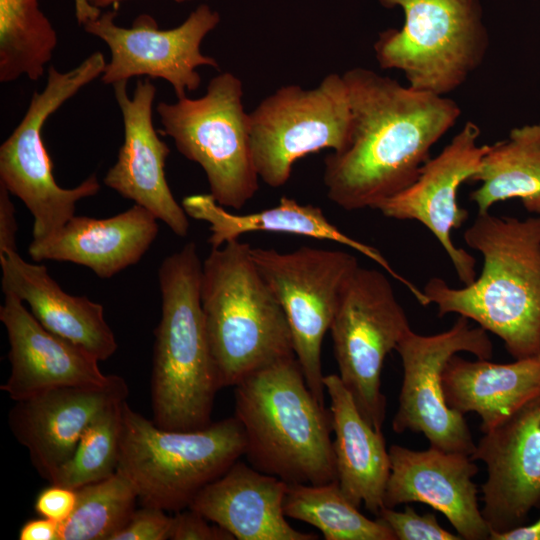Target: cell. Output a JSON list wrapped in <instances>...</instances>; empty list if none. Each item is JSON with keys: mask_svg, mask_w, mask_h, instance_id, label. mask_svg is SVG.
I'll use <instances>...</instances> for the list:
<instances>
[{"mask_svg": "<svg viewBox=\"0 0 540 540\" xmlns=\"http://www.w3.org/2000/svg\"><path fill=\"white\" fill-rule=\"evenodd\" d=\"M343 75L352 112L349 145L324 159L330 201L355 211L377 209L409 187L430 159L431 148L456 124L451 98L403 86L369 68Z\"/></svg>", "mask_w": 540, "mask_h": 540, "instance_id": "6da1fadb", "label": "cell"}, {"mask_svg": "<svg viewBox=\"0 0 540 540\" xmlns=\"http://www.w3.org/2000/svg\"><path fill=\"white\" fill-rule=\"evenodd\" d=\"M464 241L483 257L479 277L453 288L433 277L424 286L438 316L456 313L498 336L514 359L540 354V216L477 213Z\"/></svg>", "mask_w": 540, "mask_h": 540, "instance_id": "7a4b0ae2", "label": "cell"}, {"mask_svg": "<svg viewBox=\"0 0 540 540\" xmlns=\"http://www.w3.org/2000/svg\"><path fill=\"white\" fill-rule=\"evenodd\" d=\"M234 387V416L251 466L288 484L337 481L331 412L312 394L296 357Z\"/></svg>", "mask_w": 540, "mask_h": 540, "instance_id": "3957f363", "label": "cell"}, {"mask_svg": "<svg viewBox=\"0 0 540 540\" xmlns=\"http://www.w3.org/2000/svg\"><path fill=\"white\" fill-rule=\"evenodd\" d=\"M158 278L162 307L154 331L152 420L165 430L201 429L212 423L221 388L204 325L196 244L188 242L168 255Z\"/></svg>", "mask_w": 540, "mask_h": 540, "instance_id": "277c9868", "label": "cell"}, {"mask_svg": "<svg viewBox=\"0 0 540 540\" xmlns=\"http://www.w3.org/2000/svg\"><path fill=\"white\" fill-rule=\"evenodd\" d=\"M251 246L233 240L202 263L201 307L220 388L295 357L285 313L260 274Z\"/></svg>", "mask_w": 540, "mask_h": 540, "instance_id": "5b68a950", "label": "cell"}, {"mask_svg": "<svg viewBox=\"0 0 540 540\" xmlns=\"http://www.w3.org/2000/svg\"><path fill=\"white\" fill-rule=\"evenodd\" d=\"M245 438L235 416L196 430L159 428L123 404L118 470L143 506L178 512L244 455Z\"/></svg>", "mask_w": 540, "mask_h": 540, "instance_id": "8992f818", "label": "cell"}, {"mask_svg": "<svg viewBox=\"0 0 540 540\" xmlns=\"http://www.w3.org/2000/svg\"><path fill=\"white\" fill-rule=\"evenodd\" d=\"M400 7V29L382 31L373 44L382 69L403 72L413 89L446 96L484 61L489 34L479 0H378Z\"/></svg>", "mask_w": 540, "mask_h": 540, "instance_id": "52a82bcc", "label": "cell"}, {"mask_svg": "<svg viewBox=\"0 0 540 540\" xmlns=\"http://www.w3.org/2000/svg\"><path fill=\"white\" fill-rule=\"evenodd\" d=\"M242 97L240 78L223 72L209 81L203 96L156 106L159 132L172 138L185 158L200 165L216 202L235 210L242 209L259 188L249 113Z\"/></svg>", "mask_w": 540, "mask_h": 540, "instance_id": "ba28073f", "label": "cell"}, {"mask_svg": "<svg viewBox=\"0 0 540 540\" xmlns=\"http://www.w3.org/2000/svg\"><path fill=\"white\" fill-rule=\"evenodd\" d=\"M105 66V57L99 51L66 72L50 66L45 87L33 93L23 118L0 146V183L33 215V240L44 239L58 231L75 215L78 201L100 190L96 174L74 188L66 189L57 184L42 131L54 112L101 77Z\"/></svg>", "mask_w": 540, "mask_h": 540, "instance_id": "9c48e42d", "label": "cell"}, {"mask_svg": "<svg viewBox=\"0 0 540 540\" xmlns=\"http://www.w3.org/2000/svg\"><path fill=\"white\" fill-rule=\"evenodd\" d=\"M251 150L259 179L277 188L294 163L323 149L341 152L352 134V112L343 75L330 73L312 89L281 86L249 113Z\"/></svg>", "mask_w": 540, "mask_h": 540, "instance_id": "30bf717a", "label": "cell"}, {"mask_svg": "<svg viewBox=\"0 0 540 540\" xmlns=\"http://www.w3.org/2000/svg\"><path fill=\"white\" fill-rule=\"evenodd\" d=\"M410 329L386 275L358 266L342 291L329 331L338 375L377 431H382L386 416L384 361Z\"/></svg>", "mask_w": 540, "mask_h": 540, "instance_id": "8fae6325", "label": "cell"}, {"mask_svg": "<svg viewBox=\"0 0 540 540\" xmlns=\"http://www.w3.org/2000/svg\"><path fill=\"white\" fill-rule=\"evenodd\" d=\"M251 255L285 313L306 383L325 405L321 346L358 261L346 251L312 247L291 252L252 247Z\"/></svg>", "mask_w": 540, "mask_h": 540, "instance_id": "7c38bea8", "label": "cell"}, {"mask_svg": "<svg viewBox=\"0 0 540 540\" xmlns=\"http://www.w3.org/2000/svg\"><path fill=\"white\" fill-rule=\"evenodd\" d=\"M403 366V380L392 429L421 433L431 447L471 456L476 448L464 415L446 402L442 374L449 359L468 352L490 360L493 345L487 331L471 327L459 316L446 331L422 335L410 329L397 344Z\"/></svg>", "mask_w": 540, "mask_h": 540, "instance_id": "4fadbf2b", "label": "cell"}, {"mask_svg": "<svg viewBox=\"0 0 540 540\" xmlns=\"http://www.w3.org/2000/svg\"><path fill=\"white\" fill-rule=\"evenodd\" d=\"M117 13L108 11L82 24L84 31L102 40L110 50L100 79L113 86L133 77L167 81L177 97L199 88L197 68L218 69L217 60L201 52L205 37L220 23V15L206 3L198 5L178 26L160 29L149 14L135 18L130 27L115 22Z\"/></svg>", "mask_w": 540, "mask_h": 540, "instance_id": "5bb4252c", "label": "cell"}, {"mask_svg": "<svg viewBox=\"0 0 540 540\" xmlns=\"http://www.w3.org/2000/svg\"><path fill=\"white\" fill-rule=\"evenodd\" d=\"M480 134L479 126L467 121L449 144L423 165L409 187L377 207L385 217L424 225L444 249L463 285L476 279V260L456 247L451 232L468 219V211L458 203V190L471 181L489 148L478 144Z\"/></svg>", "mask_w": 540, "mask_h": 540, "instance_id": "9a60e30c", "label": "cell"}, {"mask_svg": "<svg viewBox=\"0 0 540 540\" xmlns=\"http://www.w3.org/2000/svg\"><path fill=\"white\" fill-rule=\"evenodd\" d=\"M470 457L486 465L481 512L490 532L526 524L540 507V397L484 432Z\"/></svg>", "mask_w": 540, "mask_h": 540, "instance_id": "2e32d148", "label": "cell"}, {"mask_svg": "<svg viewBox=\"0 0 540 540\" xmlns=\"http://www.w3.org/2000/svg\"><path fill=\"white\" fill-rule=\"evenodd\" d=\"M127 83L112 86L122 115L124 140L103 182L122 197L146 208L177 236L185 237L190 227L188 215L174 198L165 174L170 148L153 124L156 87L150 78L138 80L129 96Z\"/></svg>", "mask_w": 540, "mask_h": 540, "instance_id": "e0dca14e", "label": "cell"}, {"mask_svg": "<svg viewBox=\"0 0 540 540\" xmlns=\"http://www.w3.org/2000/svg\"><path fill=\"white\" fill-rule=\"evenodd\" d=\"M124 378L111 374L100 386H68L15 401L9 428L37 472L48 482L73 455L88 426L106 409L125 401Z\"/></svg>", "mask_w": 540, "mask_h": 540, "instance_id": "ac0fdd59", "label": "cell"}, {"mask_svg": "<svg viewBox=\"0 0 540 540\" xmlns=\"http://www.w3.org/2000/svg\"><path fill=\"white\" fill-rule=\"evenodd\" d=\"M388 451L385 507L426 504L442 513L462 539L489 540L490 528L479 508L473 481L478 467L469 455L431 446L413 450L396 444Z\"/></svg>", "mask_w": 540, "mask_h": 540, "instance_id": "d6986e66", "label": "cell"}, {"mask_svg": "<svg viewBox=\"0 0 540 540\" xmlns=\"http://www.w3.org/2000/svg\"><path fill=\"white\" fill-rule=\"evenodd\" d=\"M0 321L9 340L11 371L0 389L13 401H20L50 389L68 386H100L111 375L99 368V361L82 348L44 328L23 301L4 294Z\"/></svg>", "mask_w": 540, "mask_h": 540, "instance_id": "ffe728a7", "label": "cell"}, {"mask_svg": "<svg viewBox=\"0 0 540 540\" xmlns=\"http://www.w3.org/2000/svg\"><path fill=\"white\" fill-rule=\"evenodd\" d=\"M288 483L237 460L206 485L188 508L228 531L238 540H315L312 532L293 528L286 520Z\"/></svg>", "mask_w": 540, "mask_h": 540, "instance_id": "44dd1931", "label": "cell"}, {"mask_svg": "<svg viewBox=\"0 0 540 540\" xmlns=\"http://www.w3.org/2000/svg\"><path fill=\"white\" fill-rule=\"evenodd\" d=\"M157 220L138 204L104 219L74 215L50 236L32 240L28 253L35 262H72L111 278L143 257L158 234Z\"/></svg>", "mask_w": 540, "mask_h": 540, "instance_id": "7402d4cb", "label": "cell"}, {"mask_svg": "<svg viewBox=\"0 0 540 540\" xmlns=\"http://www.w3.org/2000/svg\"><path fill=\"white\" fill-rule=\"evenodd\" d=\"M2 290L26 302L48 331L82 348L99 362L117 350L103 306L86 296H73L57 284L46 266L24 260L17 251L0 254Z\"/></svg>", "mask_w": 540, "mask_h": 540, "instance_id": "603a6c76", "label": "cell"}, {"mask_svg": "<svg viewBox=\"0 0 540 540\" xmlns=\"http://www.w3.org/2000/svg\"><path fill=\"white\" fill-rule=\"evenodd\" d=\"M181 205L188 217L209 224L211 234L208 243L211 248L221 247L251 232L286 233L329 240L370 258L407 287L419 303L425 302L423 291L397 273L379 250L342 232L326 218L318 206L301 204L283 196L274 207L247 214H233L218 204L210 193L188 195L183 198Z\"/></svg>", "mask_w": 540, "mask_h": 540, "instance_id": "cb8c5ba5", "label": "cell"}, {"mask_svg": "<svg viewBox=\"0 0 540 540\" xmlns=\"http://www.w3.org/2000/svg\"><path fill=\"white\" fill-rule=\"evenodd\" d=\"M330 399L333 450L337 482L355 506L364 504L375 516L383 499L390 473L389 451L382 431H377L361 414L352 394L338 374L324 376Z\"/></svg>", "mask_w": 540, "mask_h": 540, "instance_id": "d4e9b609", "label": "cell"}, {"mask_svg": "<svg viewBox=\"0 0 540 540\" xmlns=\"http://www.w3.org/2000/svg\"><path fill=\"white\" fill-rule=\"evenodd\" d=\"M442 385L448 406L463 415L477 413L484 433L540 397V354L505 364L455 354Z\"/></svg>", "mask_w": 540, "mask_h": 540, "instance_id": "484cf974", "label": "cell"}, {"mask_svg": "<svg viewBox=\"0 0 540 540\" xmlns=\"http://www.w3.org/2000/svg\"><path fill=\"white\" fill-rule=\"evenodd\" d=\"M470 182L480 186L470 193L478 213L511 199L540 216V123L513 128L506 139L489 148Z\"/></svg>", "mask_w": 540, "mask_h": 540, "instance_id": "4316f807", "label": "cell"}, {"mask_svg": "<svg viewBox=\"0 0 540 540\" xmlns=\"http://www.w3.org/2000/svg\"><path fill=\"white\" fill-rule=\"evenodd\" d=\"M39 0H0V82L39 80L57 46Z\"/></svg>", "mask_w": 540, "mask_h": 540, "instance_id": "83f0119b", "label": "cell"}, {"mask_svg": "<svg viewBox=\"0 0 540 540\" xmlns=\"http://www.w3.org/2000/svg\"><path fill=\"white\" fill-rule=\"evenodd\" d=\"M284 513L317 528L326 540H396L379 518H367L342 493L337 481L288 484Z\"/></svg>", "mask_w": 540, "mask_h": 540, "instance_id": "f1b7e54d", "label": "cell"}, {"mask_svg": "<svg viewBox=\"0 0 540 540\" xmlns=\"http://www.w3.org/2000/svg\"><path fill=\"white\" fill-rule=\"evenodd\" d=\"M76 492L75 509L60 524L59 540H112L129 521L138 500L133 484L119 470Z\"/></svg>", "mask_w": 540, "mask_h": 540, "instance_id": "f546056e", "label": "cell"}, {"mask_svg": "<svg viewBox=\"0 0 540 540\" xmlns=\"http://www.w3.org/2000/svg\"><path fill=\"white\" fill-rule=\"evenodd\" d=\"M125 401L106 409L88 426L73 455L56 471L50 484L78 489L118 470Z\"/></svg>", "mask_w": 540, "mask_h": 540, "instance_id": "4dcf8cb0", "label": "cell"}, {"mask_svg": "<svg viewBox=\"0 0 540 540\" xmlns=\"http://www.w3.org/2000/svg\"><path fill=\"white\" fill-rule=\"evenodd\" d=\"M376 517L390 528L396 540H462L443 528L435 513L419 514L409 504H405L403 511L384 506Z\"/></svg>", "mask_w": 540, "mask_h": 540, "instance_id": "1f68e13d", "label": "cell"}, {"mask_svg": "<svg viewBox=\"0 0 540 540\" xmlns=\"http://www.w3.org/2000/svg\"><path fill=\"white\" fill-rule=\"evenodd\" d=\"M173 516L165 510L143 506L133 512L127 524L112 540H167L170 539Z\"/></svg>", "mask_w": 540, "mask_h": 540, "instance_id": "d6a6232c", "label": "cell"}, {"mask_svg": "<svg viewBox=\"0 0 540 540\" xmlns=\"http://www.w3.org/2000/svg\"><path fill=\"white\" fill-rule=\"evenodd\" d=\"M200 513L186 508L175 512L170 535L172 540H234L225 529L210 524Z\"/></svg>", "mask_w": 540, "mask_h": 540, "instance_id": "836d02e7", "label": "cell"}, {"mask_svg": "<svg viewBox=\"0 0 540 540\" xmlns=\"http://www.w3.org/2000/svg\"><path fill=\"white\" fill-rule=\"evenodd\" d=\"M76 503V489L50 484L37 495L34 509L41 517L62 524L70 517Z\"/></svg>", "mask_w": 540, "mask_h": 540, "instance_id": "e575fe53", "label": "cell"}, {"mask_svg": "<svg viewBox=\"0 0 540 540\" xmlns=\"http://www.w3.org/2000/svg\"><path fill=\"white\" fill-rule=\"evenodd\" d=\"M17 223L10 192L0 183V254L16 250Z\"/></svg>", "mask_w": 540, "mask_h": 540, "instance_id": "d590c367", "label": "cell"}, {"mask_svg": "<svg viewBox=\"0 0 540 540\" xmlns=\"http://www.w3.org/2000/svg\"><path fill=\"white\" fill-rule=\"evenodd\" d=\"M19 540H59L60 524L45 517L28 520L19 531Z\"/></svg>", "mask_w": 540, "mask_h": 540, "instance_id": "8d00e7d4", "label": "cell"}, {"mask_svg": "<svg viewBox=\"0 0 540 540\" xmlns=\"http://www.w3.org/2000/svg\"><path fill=\"white\" fill-rule=\"evenodd\" d=\"M489 540H540V517L529 525H522L505 532H490Z\"/></svg>", "mask_w": 540, "mask_h": 540, "instance_id": "74e56055", "label": "cell"}, {"mask_svg": "<svg viewBox=\"0 0 540 540\" xmlns=\"http://www.w3.org/2000/svg\"><path fill=\"white\" fill-rule=\"evenodd\" d=\"M75 14L79 24L85 23L101 14L100 9L92 6L88 0H75Z\"/></svg>", "mask_w": 540, "mask_h": 540, "instance_id": "f35d334b", "label": "cell"}, {"mask_svg": "<svg viewBox=\"0 0 540 540\" xmlns=\"http://www.w3.org/2000/svg\"><path fill=\"white\" fill-rule=\"evenodd\" d=\"M122 1H128V0H88V2L98 8V9H101V8H105V7H108L110 5H113V4H118ZM176 3H185V2H189V1H193V0H172Z\"/></svg>", "mask_w": 540, "mask_h": 540, "instance_id": "ab89813d", "label": "cell"}]
</instances>
